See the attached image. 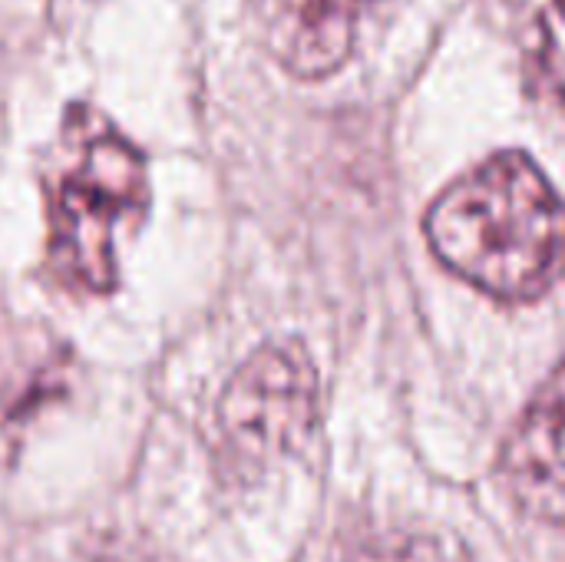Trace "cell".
<instances>
[{
	"instance_id": "obj_1",
	"label": "cell",
	"mask_w": 565,
	"mask_h": 562,
	"mask_svg": "<svg viewBox=\"0 0 565 562\" xmlns=\"http://www.w3.org/2000/svg\"><path fill=\"white\" fill-rule=\"evenodd\" d=\"M434 255L497 301H533L565 272V202L520 149L450 182L424 219Z\"/></svg>"
},
{
	"instance_id": "obj_2",
	"label": "cell",
	"mask_w": 565,
	"mask_h": 562,
	"mask_svg": "<svg viewBox=\"0 0 565 562\" xmlns=\"http://www.w3.org/2000/svg\"><path fill=\"white\" fill-rule=\"evenodd\" d=\"M76 156L50 195V268L76 291L109 295L116 288V238L149 205L142 152L109 123H79Z\"/></svg>"
},
{
	"instance_id": "obj_3",
	"label": "cell",
	"mask_w": 565,
	"mask_h": 562,
	"mask_svg": "<svg viewBox=\"0 0 565 562\" xmlns=\"http://www.w3.org/2000/svg\"><path fill=\"white\" fill-rule=\"evenodd\" d=\"M318 421V371L295 341L258 348L225 384L218 431L228 454L268 467L295 454Z\"/></svg>"
},
{
	"instance_id": "obj_4",
	"label": "cell",
	"mask_w": 565,
	"mask_h": 562,
	"mask_svg": "<svg viewBox=\"0 0 565 562\" xmlns=\"http://www.w3.org/2000/svg\"><path fill=\"white\" fill-rule=\"evenodd\" d=\"M500 474L523 513L565 523V364L507 437Z\"/></svg>"
},
{
	"instance_id": "obj_5",
	"label": "cell",
	"mask_w": 565,
	"mask_h": 562,
	"mask_svg": "<svg viewBox=\"0 0 565 562\" xmlns=\"http://www.w3.org/2000/svg\"><path fill=\"white\" fill-rule=\"evenodd\" d=\"M367 0H255L275 60L305 79L334 73L354 46Z\"/></svg>"
},
{
	"instance_id": "obj_6",
	"label": "cell",
	"mask_w": 565,
	"mask_h": 562,
	"mask_svg": "<svg viewBox=\"0 0 565 562\" xmlns=\"http://www.w3.org/2000/svg\"><path fill=\"white\" fill-rule=\"evenodd\" d=\"M510 36L565 103V0H493Z\"/></svg>"
},
{
	"instance_id": "obj_7",
	"label": "cell",
	"mask_w": 565,
	"mask_h": 562,
	"mask_svg": "<svg viewBox=\"0 0 565 562\" xmlns=\"http://www.w3.org/2000/svg\"><path fill=\"white\" fill-rule=\"evenodd\" d=\"M99 562H126V560H116V556H99Z\"/></svg>"
}]
</instances>
